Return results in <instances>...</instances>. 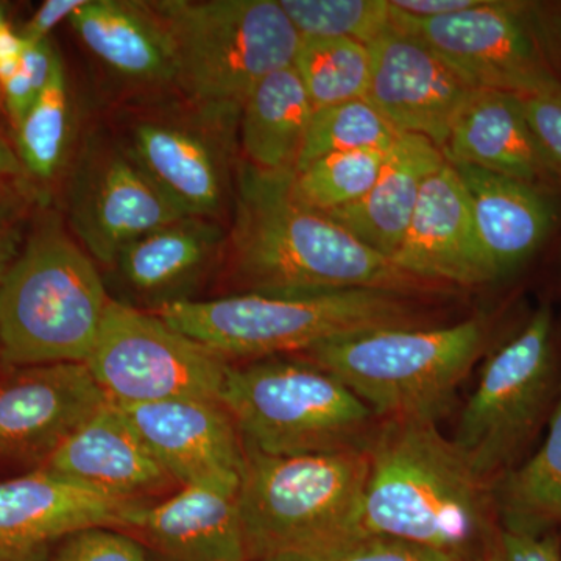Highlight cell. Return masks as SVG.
Here are the masks:
<instances>
[{
  "mask_svg": "<svg viewBox=\"0 0 561 561\" xmlns=\"http://www.w3.org/2000/svg\"><path fill=\"white\" fill-rule=\"evenodd\" d=\"M294 173L239 168L228 268L239 291L327 294L386 290L426 294L437 284L402 271L319 210L291 195Z\"/></svg>",
  "mask_w": 561,
  "mask_h": 561,
  "instance_id": "cell-1",
  "label": "cell"
},
{
  "mask_svg": "<svg viewBox=\"0 0 561 561\" xmlns=\"http://www.w3.org/2000/svg\"><path fill=\"white\" fill-rule=\"evenodd\" d=\"M360 529L482 561L497 537L490 482L431 420H386L368 438Z\"/></svg>",
  "mask_w": 561,
  "mask_h": 561,
  "instance_id": "cell-2",
  "label": "cell"
},
{
  "mask_svg": "<svg viewBox=\"0 0 561 561\" xmlns=\"http://www.w3.org/2000/svg\"><path fill=\"white\" fill-rule=\"evenodd\" d=\"M153 313L228 364L295 356L332 339L419 323L411 295L368 289L238 291L176 302Z\"/></svg>",
  "mask_w": 561,
  "mask_h": 561,
  "instance_id": "cell-3",
  "label": "cell"
},
{
  "mask_svg": "<svg viewBox=\"0 0 561 561\" xmlns=\"http://www.w3.org/2000/svg\"><path fill=\"white\" fill-rule=\"evenodd\" d=\"M149 5L171 38L173 83L225 135L238 128L253 88L294 65L300 46V33L278 0H161Z\"/></svg>",
  "mask_w": 561,
  "mask_h": 561,
  "instance_id": "cell-4",
  "label": "cell"
},
{
  "mask_svg": "<svg viewBox=\"0 0 561 561\" xmlns=\"http://www.w3.org/2000/svg\"><path fill=\"white\" fill-rule=\"evenodd\" d=\"M365 446L305 456L243 446L238 505L250 561H289L359 534Z\"/></svg>",
  "mask_w": 561,
  "mask_h": 561,
  "instance_id": "cell-5",
  "label": "cell"
},
{
  "mask_svg": "<svg viewBox=\"0 0 561 561\" xmlns=\"http://www.w3.org/2000/svg\"><path fill=\"white\" fill-rule=\"evenodd\" d=\"M111 300L87 250L57 220L44 221L0 278V360L84 364Z\"/></svg>",
  "mask_w": 561,
  "mask_h": 561,
  "instance_id": "cell-6",
  "label": "cell"
},
{
  "mask_svg": "<svg viewBox=\"0 0 561 561\" xmlns=\"http://www.w3.org/2000/svg\"><path fill=\"white\" fill-rule=\"evenodd\" d=\"M485 337L478 319L421 330L379 328L332 339L300 356L341 379L375 416L437 423Z\"/></svg>",
  "mask_w": 561,
  "mask_h": 561,
  "instance_id": "cell-7",
  "label": "cell"
},
{
  "mask_svg": "<svg viewBox=\"0 0 561 561\" xmlns=\"http://www.w3.org/2000/svg\"><path fill=\"white\" fill-rule=\"evenodd\" d=\"M220 402L243 446L267 456L360 448L376 419L341 379L302 357L228 364Z\"/></svg>",
  "mask_w": 561,
  "mask_h": 561,
  "instance_id": "cell-8",
  "label": "cell"
},
{
  "mask_svg": "<svg viewBox=\"0 0 561 561\" xmlns=\"http://www.w3.org/2000/svg\"><path fill=\"white\" fill-rule=\"evenodd\" d=\"M552 332L551 309L545 306L490 357L465 405L453 442L485 481L522 453L552 400Z\"/></svg>",
  "mask_w": 561,
  "mask_h": 561,
  "instance_id": "cell-9",
  "label": "cell"
},
{
  "mask_svg": "<svg viewBox=\"0 0 561 561\" xmlns=\"http://www.w3.org/2000/svg\"><path fill=\"white\" fill-rule=\"evenodd\" d=\"M84 364L117 405L180 398L220 401L228 367L157 313L119 300H111Z\"/></svg>",
  "mask_w": 561,
  "mask_h": 561,
  "instance_id": "cell-10",
  "label": "cell"
},
{
  "mask_svg": "<svg viewBox=\"0 0 561 561\" xmlns=\"http://www.w3.org/2000/svg\"><path fill=\"white\" fill-rule=\"evenodd\" d=\"M391 11L394 27L426 44L472 90L561 91L522 3L483 0L474 9L430 20Z\"/></svg>",
  "mask_w": 561,
  "mask_h": 561,
  "instance_id": "cell-11",
  "label": "cell"
},
{
  "mask_svg": "<svg viewBox=\"0 0 561 561\" xmlns=\"http://www.w3.org/2000/svg\"><path fill=\"white\" fill-rule=\"evenodd\" d=\"M106 401L87 364L14 367L0 379V470H39Z\"/></svg>",
  "mask_w": 561,
  "mask_h": 561,
  "instance_id": "cell-12",
  "label": "cell"
},
{
  "mask_svg": "<svg viewBox=\"0 0 561 561\" xmlns=\"http://www.w3.org/2000/svg\"><path fill=\"white\" fill-rule=\"evenodd\" d=\"M131 153L105 150L84 160L69 194V220L92 260L113 265L136 239L184 219Z\"/></svg>",
  "mask_w": 561,
  "mask_h": 561,
  "instance_id": "cell-13",
  "label": "cell"
},
{
  "mask_svg": "<svg viewBox=\"0 0 561 561\" xmlns=\"http://www.w3.org/2000/svg\"><path fill=\"white\" fill-rule=\"evenodd\" d=\"M368 49L371 70L365 99L400 135L423 136L443 150L472 88L393 22Z\"/></svg>",
  "mask_w": 561,
  "mask_h": 561,
  "instance_id": "cell-14",
  "label": "cell"
},
{
  "mask_svg": "<svg viewBox=\"0 0 561 561\" xmlns=\"http://www.w3.org/2000/svg\"><path fill=\"white\" fill-rule=\"evenodd\" d=\"M117 408L180 486L241 485L243 443L220 401L180 398Z\"/></svg>",
  "mask_w": 561,
  "mask_h": 561,
  "instance_id": "cell-15",
  "label": "cell"
},
{
  "mask_svg": "<svg viewBox=\"0 0 561 561\" xmlns=\"http://www.w3.org/2000/svg\"><path fill=\"white\" fill-rule=\"evenodd\" d=\"M149 504L114 500L43 470L0 481V560L27 561L90 527L131 531Z\"/></svg>",
  "mask_w": 561,
  "mask_h": 561,
  "instance_id": "cell-16",
  "label": "cell"
},
{
  "mask_svg": "<svg viewBox=\"0 0 561 561\" xmlns=\"http://www.w3.org/2000/svg\"><path fill=\"white\" fill-rule=\"evenodd\" d=\"M114 500L153 504L181 486L114 402L80 424L39 468Z\"/></svg>",
  "mask_w": 561,
  "mask_h": 561,
  "instance_id": "cell-17",
  "label": "cell"
},
{
  "mask_svg": "<svg viewBox=\"0 0 561 561\" xmlns=\"http://www.w3.org/2000/svg\"><path fill=\"white\" fill-rule=\"evenodd\" d=\"M391 261L435 284L471 287L496 280L451 162L446 161L424 183L411 225Z\"/></svg>",
  "mask_w": 561,
  "mask_h": 561,
  "instance_id": "cell-18",
  "label": "cell"
},
{
  "mask_svg": "<svg viewBox=\"0 0 561 561\" xmlns=\"http://www.w3.org/2000/svg\"><path fill=\"white\" fill-rule=\"evenodd\" d=\"M227 238L214 219H184L136 239L111 267L130 300L157 312L195 300L194 291L227 250Z\"/></svg>",
  "mask_w": 561,
  "mask_h": 561,
  "instance_id": "cell-19",
  "label": "cell"
},
{
  "mask_svg": "<svg viewBox=\"0 0 561 561\" xmlns=\"http://www.w3.org/2000/svg\"><path fill=\"white\" fill-rule=\"evenodd\" d=\"M239 489L181 486L146 505L130 531L151 561H250L239 515Z\"/></svg>",
  "mask_w": 561,
  "mask_h": 561,
  "instance_id": "cell-20",
  "label": "cell"
},
{
  "mask_svg": "<svg viewBox=\"0 0 561 561\" xmlns=\"http://www.w3.org/2000/svg\"><path fill=\"white\" fill-rule=\"evenodd\" d=\"M442 151L453 164L474 165L542 190L561 180L535 139L518 98L507 92L472 90Z\"/></svg>",
  "mask_w": 561,
  "mask_h": 561,
  "instance_id": "cell-21",
  "label": "cell"
},
{
  "mask_svg": "<svg viewBox=\"0 0 561 561\" xmlns=\"http://www.w3.org/2000/svg\"><path fill=\"white\" fill-rule=\"evenodd\" d=\"M453 168L467 192L476 230L496 280L512 275L551 234L556 203L542 187L470 164Z\"/></svg>",
  "mask_w": 561,
  "mask_h": 561,
  "instance_id": "cell-22",
  "label": "cell"
},
{
  "mask_svg": "<svg viewBox=\"0 0 561 561\" xmlns=\"http://www.w3.org/2000/svg\"><path fill=\"white\" fill-rule=\"evenodd\" d=\"M445 162V154L430 139L401 135L387 151L371 190L359 201L324 216L391 260L411 225L424 183Z\"/></svg>",
  "mask_w": 561,
  "mask_h": 561,
  "instance_id": "cell-23",
  "label": "cell"
},
{
  "mask_svg": "<svg viewBox=\"0 0 561 561\" xmlns=\"http://www.w3.org/2000/svg\"><path fill=\"white\" fill-rule=\"evenodd\" d=\"M131 157L187 217L214 219L227 201L219 151L180 125L144 122L133 131Z\"/></svg>",
  "mask_w": 561,
  "mask_h": 561,
  "instance_id": "cell-24",
  "label": "cell"
},
{
  "mask_svg": "<svg viewBox=\"0 0 561 561\" xmlns=\"http://www.w3.org/2000/svg\"><path fill=\"white\" fill-rule=\"evenodd\" d=\"M69 22L81 43L121 76L175 81L171 38L149 2L87 0Z\"/></svg>",
  "mask_w": 561,
  "mask_h": 561,
  "instance_id": "cell-25",
  "label": "cell"
},
{
  "mask_svg": "<svg viewBox=\"0 0 561 561\" xmlns=\"http://www.w3.org/2000/svg\"><path fill=\"white\" fill-rule=\"evenodd\" d=\"M313 111L294 66L262 79L239 117L243 162L264 172L295 173Z\"/></svg>",
  "mask_w": 561,
  "mask_h": 561,
  "instance_id": "cell-26",
  "label": "cell"
},
{
  "mask_svg": "<svg viewBox=\"0 0 561 561\" xmlns=\"http://www.w3.org/2000/svg\"><path fill=\"white\" fill-rule=\"evenodd\" d=\"M493 501L502 529L561 535V390L540 449L505 472Z\"/></svg>",
  "mask_w": 561,
  "mask_h": 561,
  "instance_id": "cell-27",
  "label": "cell"
},
{
  "mask_svg": "<svg viewBox=\"0 0 561 561\" xmlns=\"http://www.w3.org/2000/svg\"><path fill=\"white\" fill-rule=\"evenodd\" d=\"M291 66L297 70L313 110L367 95L370 49L357 41L301 36Z\"/></svg>",
  "mask_w": 561,
  "mask_h": 561,
  "instance_id": "cell-28",
  "label": "cell"
},
{
  "mask_svg": "<svg viewBox=\"0 0 561 561\" xmlns=\"http://www.w3.org/2000/svg\"><path fill=\"white\" fill-rule=\"evenodd\" d=\"M70 103L61 58L46 90L16 128V153L28 179L50 181L60 171L68 151Z\"/></svg>",
  "mask_w": 561,
  "mask_h": 561,
  "instance_id": "cell-29",
  "label": "cell"
},
{
  "mask_svg": "<svg viewBox=\"0 0 561 561\" xmlns=\"http://www.w3.org/2000/svg\"><path fill=\"white\" fill-rule=\"evenodd\" d=\"M387 151L354 150L312 161L291 176V195L306 208L331 213L359 201L378 180Z\"/></svg>",
  "mask_w": 561,
  "mask_h": 561,
  "instance_id": "cell-30",
  "label": "cell"
},
{
  "mask_svg": "<svg viewBox=\"0 0 561 561\" xmlns=\"http://www.w3.org/2000/svg\"><path fill=\"white\" fill-rule=\"evenodd\" d=\"M400 136L367 99L316 110L295 172L331 153L389 151Z\"/></svg>",
  "mask_w": 561,
  "mask_h": 561,
  "instance_id": "cell-31",
  "label": "cell"
},
{
  "mask_svg": "<svg viewBox=\"0 0 561 561\" xmlns=\"http://www.w3.org/2000/svg\"><path fill=\"white\" fill-rule=\"evenodd\" d=\"M300 36L371 44L393 22L389 0H278Z\"/></svg>",
  "mask_w": 561,
  "mask_h": 561,
  "instance_id": "cell-32",
  "label": "cell"
},
{
  "mask_svg": "<svg viewBox=\"0 0 561 561\" xmlns=\"http://www.w3.org/2000/svg\"><path fill=\"white\" fill-rule=\"evenodd\" d=\"M289 561H453L442 553L421 548L413 542L382 537V535L359 534L334 542L319 552L298 557Z\"/></svg>",
  "mask_w": 561,
  "mask_h": 561,
  "instance_id": "cell-33",
  "label": "cell"
},
{
  "mask_svg": "<svg viewBox=\"0 0 561 561\" xmlns=\"http://www.w3.org/2000/svg\"><path fill=\"white\" fill-rule=\"evenodd\" d=\"M50 561H151L142 542L130 531L90 527L61 540Z\"/></svg>",
  "mask_w": 561,
  "mask_h": 561,
  "instance_id": "cell-34",
  "label": "cell"
},
{
  "mask_svg": "<svg viewBox=\"0 0 561 561\" xmlns=\"http://www.w3.org/2000/svg\"><path fill=\"white\" fill-rule=\"evenodd\" d=\"M516 98L542 153L561 176V91Z\"/></svg>",
  "mask_w": 561,
  "mask_h": 561,
  "instance_id": "cell-35",
  "label": "cell"
},
{
  "mask_svg": "<svg viewBox=\"0 0 561 561\" xmlns=\"http://www.w3.org/2000/svg\"><path fill=\"white\" fill-rule=\"evenodd\" d=\"M482 561H561V535L556 531L531 534V531L497 530Z\"/></svg>",
  "mask_w": 561,
  "mask_h": 561,
  "instance_id": "cell-36",
  "label": "cell"
},
{
  "mask_svg": "<svg viewBox=\"0 0 561 561\" xmlns=\"http://www.w3.org/2000/svg\"><path fill=\"white\" fill-rule=\"evenodd\" d=\"M84 2L87 0H46L20 32L21 38L27 43L49 39L50 32L62 21H69Z\"/></svg>",
  "mask_w": 561,
  "mask_h": 561,
  "instance_id": "cell-37",
  "label": "cell"
},
{
  "mask_svg": "<svg viewBox=\"0 0 561 561\" xmlns=\"http://www.w3.org/2000/svg\"><path fill=\"white\" fill-rule=\"evenodd\" d=\"M60 58V55L51 47L49 39L39 41V43H27V41H24L21 68L24 70L25 76L28 77V80L32 81L38 94L46 90L51 76H54L55 66H57Z\"/></svg>",
  "mask_w": 561,
  "mask_h": 561,
  "instance_id": "cell-38",
  "label": "cell"
},
{
  "mask_svg": "<svg viewBox=\"0 0 561 561\" xmlns=\"http://www.w3.org/2000/svg\"><path fill=\"white\" fill-rule=\"evenodd\" d=\"M0 94H2L3 105L9 113L11 124L16 130L39 94L22 68L5 83L0 84Z\"/></svg>",
  "mask_w": 561,
  "mask_h": 561,
  "instance_id": "cell-39",
  "label": "cell"
},
{
  "mask_svg": "<svg viewBox=\"0 0 561 561\" xmlns=\"http://www.w3.org/2000/svg\"><path fill=\"white\" fill-rule=\"evenodd\" d=\"M482 2L483 0H390V5L405 16L430 20L474 9Z\"/></svg>",
  "mask_w": 561,
  "mask_h": 561,
  "instance_id": "cell-40",
  "label": "cell"
},
{
  "mask_svg": "<svg viewBox=\"0 0 561 561\" xmlns=\"http://www.w3.org/2000/svg\"><path fill=\"white\" fill-rule=\"evenodd\" d=\"M28 179L16 151L0 136V208L11 209V195Z\"/></svg>",
  "mask_w": 561,
  "mask_h": 561,
  "instance_id": "cell-41",
  "label": "cell"
},
{
  "mask_svg": "<svg viewBox=\"0 0 561 561\" xmlns=\"http://www.w3.org/2000/svg\"><path fill=\"white\" fill-rule=\"evenodd\" d=\"M10 213L11 209L0 208V278L13 262L14 239L9 227Z\"/></svg>",
  "mask_w": 561,
  "mask_h": 561,
  "instance_id": "cell-42",
  "label": "cell"
},
{
  "mask_svg": "<svg viewBox=\"0 0 561 561\" xmlns=\"http://www.w3.org/2000/svg\"><path fill=\"white\" fill-rule=\"evenodd\" d=\"M10 22L7 20V13H5V5L3 3H0V31H3V28L9 27Z\"/></svg>",
  "mask_w": 561,
  "mask_h": 561,
  "instance_id": "cell-43",
  "label": "cell"
},
{
  "mask_svg": "<svg viewBox=\"0 0 561 561\" xmlns=\"http://www.w3.org/2000/svg\"><path fill=\"white\" fill-rule=\"evenodd\" d=\"M559 35H560V46H561V18H560V22H559Z\"/></svg>",
  "mask_w": 561,
  "mask_h": 561,
  "instance_id": "cell-44",
  "label": "cell"
},
{
  "mask_svg": "<svg viewBox=\"0 0 561 561\" xmlns=\"http://www.w3.org/2000/svg\"><path fill=\"white\" fill-rule=\"evenodd\" d=\"M0 101H2V94H0Z\"/></svg>",
  "mask_w": 561,
  "mask_h": 561,
  "instance_id": "cell-45",
  "label": "cell"
}]
</instances>
